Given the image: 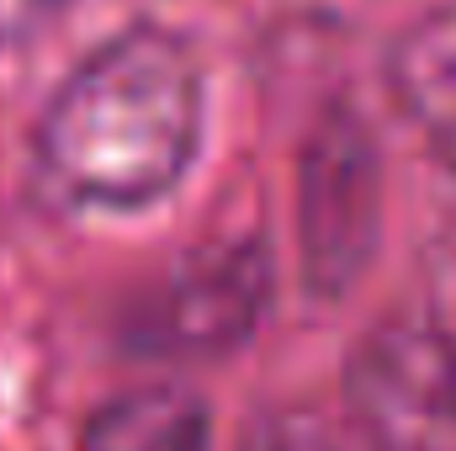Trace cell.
Instances as JSON below:
<instances>
[{
  "mask_svg": "<svg viewBox=\"0 0 456 451\" xmlns=\"http://www.w3.org/2000/svg\"><path fill=\"white\" fill-rule=\"evenodd\" d=\"M345 409L366 451H456V345L430 319L366 330L345 366Z\"/></svg>",
  "mask_w": 456,
  "mask_h": 451,
  "instance_id": "3",
  "label": "cell"
},
{
  "mask_svg": "<svg viewBox=\"0 0 456 451\" xmlns=\"http://www.w3.org/2000/svg\"><path fill=\"white\" fill-rule=\"evenodd\" d=\"M393 102L456 176V0L425 11L393 48Z\"/></svg>",
  "mask_w": 456,
  "mask_h": 451,
  "instance_id": "5",
  "label": "cell"
},
{
  "mask_svg": "<svg viewBox=\"0 0 456 451\" xmlns=\"http://www.w3.org/2000/svg\"><path fill=\"white\" fill-rule=\"evenodd\" d=\"M271 303V260L255 239L197 250L143 308L138 345L159 356H228L255 335Z\"/></svg>",
  "mask_w": 456,
  "mask_h": 451,
  "instance_id": "4",
  "label": "cell"
},
{
  "mask_svg": "<svg viewBox=\"0 0 456 451\" xmlns=\"http://www.w3.org/2000/svg\"><path fill=\"white\" fill-rule=\"evenodd\" d=\"M202 144V64L165 27H127L53 91L37 122L48 192L86 213H133L181 186Z\"/></svg>",
  "mask_w": 456,
  "mask_h": 451,
  "instance_id": "1",
  "label": "cell"
},
{
  "mask_svg": "<svg viewBox=\"0 0 456 451\" xmlns=\"http://www.w3.org/2000/svg\"><path fill=\"white\" fill-rule=\"evenodd\" d=\"M382 239V154L355 107H324L297 149V260L314 298L350 292Z\"/></svg>",
  "mask_w": 456,
  "mask_h": 451,
  "instance_id": "2",
  "label": "cell"
},
{
  "mask_svg": "<svg viewBox=\"0 0 456 451\" xmlns=\"http://www.w3.org/2000/svg\"><path fill=\"white\" fill-rule=\"evenodd\" d=\"M80 451H208V404L186 388H133L107 398Z\"/></svg>",
  "mask_w": 456,
  "mask_h": 451,
  "instance_id": "6",
  "label": "cell"
},
{
  "mask_svg": "<svg viewBox=\"0 0 456 451\" xmlns=\"http://www.w3.org/2000/svg\"><path fill=\"white\" fill-rule=\"evenodd\" d=\"M244 451H340V447H335V436H330V425H324L319 414H308V409H281V414H265V420L249 430Z\"/></svg>",
  "mask_w": 456,
  "mask_h": 451,
  "instance_id": "7",
  "label": "cell"
},
{
  "mask_svg": "<svg viewBox=\"0 0 456 451\" xmlns=\"http://www.w3.org/2000/svg\"><path fill=\"white\" fill-rule=\"evenodd\" d=\"M64 11H69V0H0V48L32 43V37L48 32Z\"/></svg>",
  "mask_w": 456,
  "mask_h": 451,
  "instance_id": "8",
  "label": "cell"
}]
</instances>
